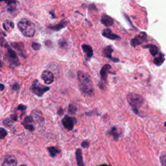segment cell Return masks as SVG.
Here are the masks:
<instances>
[{"label":"cell","mask_w":166,"mask_h":166,"mask_svg":"<svg viewBox=\"0 0 166 166\" xmlns=\"http://www.w3.org/2000/svg\"><path fill=\"white\" fill-rule=\"evenodd\" d=\"M23 125L26 129L29 130L30 131H32L34 130V126L31 124H23Z\"/></svg>","instance_id":"cell-28"},{"label":"cell","mask_w":166,"mask_h":166,"mask_svg":"<svg viewBox=\"0 0 166 166\" xmlns=\"http://www.w3.org/2000/svg\"><path fill=\"white\" fill-rule=\"evenodd\" d=\"M5 86L3 84H0V91H2V90H4Z\"/></svg>","instance_id":"cell-36"},{"label":"cell","mask_w":166,"mask_h":166,"mask_svg":"<svg viewBox=\"0 0 166 166\" xmlns=\"http://www.w3.org/2000/svg\"><path fill=\"white\" fill-rule=\"evenodd\" d=\"M164 126H165V128H166V121H165V123H164Z\"/></svg>","instance_id":"cell-39"},{"label":"cell","mask_w":166,"mask_h":166,"mask_svg":"<svg viewBox=\"0 0 166 166\" xmlns=\"http://www.w3.org/2000/svg\"><path fill=\"white\" fill-rule=\"evenodd\" d=\"M66 43V42L65 41H62V40H60L59 42V45L60 46H61V47H65V44Z\"/></svg>","instance_id":"cell-33"},{"label":"cell","mask_w":166,"mask_h":166,"mask_svg":"<svg viewBox=\"0 0 166 166\" xmlns=\"http://www.w3.org/2000/svg\"><path fill=\"white\" fill-rule=\"evenodd\" d=\"M90 146V143L88 141H84L83 142L81 143V147L83 148H88Z\"/></svg>","instance_id":"cell-30"},{"label":"cell","mask_w":166,"mask_h":166,"mask_svg":"<svg viewBox=\"0 0 166 166\" xmlns=\"http://www.w3.org/2000/svg\"><path fill=\"white\" fill-rule=\"evenodd\" d=\"M98 166H110V165H106V164H102V165H98Z\"/></svg>","instance_id":"cell-38"},{"label":"cell","mask_w":166,"mask_h":166,"mask_svg":"<svg viewBox=\"0 0 166 166\" xmlns=\"http://www.w3.org/2000/svg\"><path fill=\"white\" fill-rule=\"evenodd\" d=\"M0 35H1V33H0Z\"/></svg>","instance_id":"cell-42"},{"label":"cell","mask_w":166,"mask_h":166,"mask_svg":"<svg viewBox=\"0 0 166 166\" xmlns=\"http://www.w3.org/2000/svg\"><path fill=\"white\" fill-rule=\"evenodd\" d=\"M159 55L158 57H155V59L153 60V62L156 66H161L165 61V55L162 53H159Z\"/></svg>","instance_id":"cell-14"},{"label":"cell","mask_w":166,"mask_h":166,"mask_svg":"<svg viewBox=\"0 0 166 166\" xmlns=\"http://www.w3.org/2000/svg\"><path fill=\"white\" fill-rule=\"evenodd\" d=\"M39 112L37 110L33 111L31 114V117L33 121H43L44 118L42 117L41 114H39Z\"/></svg>","instance_id":"cell-20"},{"label":"cell","mask_w":166,"mask_h":166,"mask_svg":"<svg viewBox=\"0 0 166 166\" xmlns=\"http://www.w3.org/2000/svg\"><path fill=\"white\" fill-rule=\"evenodd\" d=\"M17 163L16 157L13 155H8L5 157L2 166H16Z\"/></svg>","instance_id":"cell-9"},{"label":"cell","mask_w":166,"mask_h":166,"mask_svg":"<svg viewBox=\"0 0 166 166\" xmlns=\"http://www.w3.org/2000/svg\"><path fill=\"white\" fill-rule=\"evenodd\" d=\"M75 156H76V160L77 162V165L78 166H84L83 158V155H82V150L81 149H77L76 152H75Z\"/></svg>","instance_id":"cell-16"},{"label":"cell","mask_w":166,"mask_h":166,"mask_svg":"<svg viewBox=\"0 0 166 166\" xmlns=\"http://www.w3.org/2000/svg\"><path fill=\"white\" fill-rule=\"evenodd\" d=\"M11 119L13 121H16L17 120V116L16 115H12L11 116Z\"/></svg>","instance_id":"cell-35"},{"label":"cell","mask_w":166,"mask_h":166,"mask_svg":"<svg viewBox=\"0 0 166 166\" xmlns=\"http://www.w3.org/2000/svg\"><path fill=\"white\" fill-rule=\"evenodd\" d=\"M160 160L162 165L166 166V154H165V155H162L160 156Z\"/></svg>","instance_id":"cell-26"},{"label":"cell","mask_w":166,"mask_h":166,"mask_svg":"<svg viewBox=\"0 0 166 166\" xmlns=\"http://www.w3.org/2000/svg\"><path fill=\"white\" fill-rule=\"evenodd\" d=\"M8 58H9V60L14 65L18 66L20 64L19 60L18 58L16 53L8 47Z\"/></svg>","instance_id":"cell-11"},{"label":"cell","mask_w":166,"mask_h":166,"mask_svg":"<svg viewBox=\"0 0 166 166\" xmlns=\"http://www.w3.org/2000/svg\"><path fill=\"white\" fill-rule=\"evenodd\" d=\"M63 113H64V110H63L62 108H60L58 111V114L59 115H62Z\"/></svg>","instance_id":"cell-34"},{"label":"cell","mask_w":166,"mask_h":166,"mask_svg":"<svg viewBox=\"0 0 166 166\" xmlns=\"http://www.w3.org/2000/svg\"><path fill=\"white\" fill-rule=\"evenodd\" d=\"M113 48L111 46H108L107 47H105L103 49V52H102V54H103V56L106 58H108L110 59L112 61L117 63L119 61V60L118 59L116 58H114L112 56V54L113 53Z\"/></svg>","instance_id":"cell-7"},{"label":"cell","mask_w":166,"mask_h":166,"mask_svg":"<svg viewBox=\"0 0 166 166\" xmlns=\"http://www.w3.org/2000/svg\"><path fill=\"white\" fill-rule=\"evenodd\" d=\"M147 40V35L146 32H140L134 38H133L131 41V45L134 47L142 44Z\"/></svg>","instance_id":"cell-5"},{"label":"cell","mask_w":166,"mask_h":166,"mask_svg":"<svg viewBox=\"0 0 166 166\" xmlns=\"http://www.w3.org/2000/svg\"><path fill=\"white\" fill-rule=\"evenodd\" d=\"M42 78L46 84H51L54 81V75L49 71H44L42 72Z\"/></svg>","instance_id":"cell-10"},{"label":"cell","mask_w":166,"mask_h":166,"mask_svg":"<svg viewBox=\"0 0 166 166\" xmlns=\"http://www.w3.org/2000/svg\"><path fill=\"white\" fill-rule=\"evenodd\" d=\"M68 112L70 114H74L75 112L77 111V107L75 106V105H72V104H70L69 105V108H68Z\"/></svg>","instance_id":"cell-25"},{"label":"cell","mask_w":166,"mask_h":166,"mask_svg":"<svg viewBox=\"0 0 166 166\" xmlns=\"http://www.w3.org/2000/svg\"><path fill=\"white\" fill-rule=\"evenodd\" d=\"M32 92L37 95L38 97H42L45 92L49 91L50 90L49 87L44 86L38 83V80H35L32 83L31 87Z\"/></svg>","instance_id":"cell-4"},{"label":"cell","mask_w":166,"mask_h":166,"mask_svg":"<svg viewBox=\"0 0 166 166\" xmlns=\"http://www.w3.org/2000/svg\"><path fill=\"white\" fill-rule=\"evenodd\" d=\"M20 166H27V165H21Z\"/></svg>","instance_id":"cell-40"},{"label":"cell","mask_w":166,"mask_h":166,"mask_svg":"<svg viewBox=\"0 0 166 166\" xmlns=\"http://www.w3.org/2000/svg\"><path fill=\"white\" fill-rule=\"evenodd\" d=\"M102 35L105 38L110 39V40H119V39L121 38L119 35L114 34V33H113L112 31H111V29H108V28H107L103 30V31H102Z\"/></svg>","instance_id":"cell-8"},{"label":"cell","mask_w":166,"mask_h":166,"mask_svg":"<svg viewBox=\"0 0 166 166\" xmlns=\"http://www.w3.org/2000/svg\"><path fill=\"white\" fill-rule=\"evenodd\" d=\"M1 61H0V67H1Z\"/></svg>","instance_id":"cell-41"},{"label":"cell","mask_w":166,"mask_h":166,"mask_svg":"<svg viewBox=\"0 0 166 166\" xmlns=\"http://www.w3.org/2000/svg\"><path fill=\"white\" fill-rule=\"evenodd\" d=\"M12 46H13L15 49H16L17 50L20 51H23L24 49V46L23 43L22 42H20V43H18V42H16V43H13L12 44Z\"/></svg>","instance_id":"cell-23"},{"label":"cell","mask_w":166,"mask_h":166,"mask_svg":"<svg viewBox=\"0 0 166 166\" xmlns=\"http://www.w3.org/2000/svg\"><path fill=\"white\" fill-rule=\"evenodd\" d=\"M144 48H147V49H149L150 53L153 57H156V56L159 53V50L158 47L154 44H148L147 46H144Z\"/></svg>","instance_id":"cell-15"},{"label":"cell","mask_w":166,"mask_h":166,"mask_svg":"<svg viewBox=\"0 0 166 166\" xmlns=\"http://www.w3.org/2000/svg\"><path fill=\"white\" fill-rule=\"evenodd\" d=\"M82 48L84 51V52L86 54V56L88 57V58H90V57H92L93 56V49L90 46L84 44L82 46Z\"/></svg>","instance_id":"cell-18"},{"label":"cell","mask_w":166,"mask_h":166,"mask_svg":"<svg viewBox=\"0 0 166 166\" xmlns=\"http://www.w3.org/2000/svg\"><path fill=\"white\" fill-rule=\"evenodd\" d=\"M3 27H4V29L6 30V31H10L14 28V24L10 20H5L4 24H3Z\"/></svg>","instance_id":"cell-19"},{"label":"cell","mask_w":166,"mask_h":166,"mask_svg":"<svg viewBox=\"0 0 166 166\" xmlns=\"http://www.w3.org/2000/svg\"><path fill=\"white\" fill-rule=\"evenodd\" d=\"M40 44H39L38 43H33L32 44V49H35L36 51H37V50H39L40 49Z\"/></svg>","instance_id":"cell-29"},{"label":"cell","mask_w":166,"mask_h":166,"mask_svg":"<svg viewBox=\"0 0 166 166\" xmlns=\"http://www.w3.org/2000/svg\"><path fill=\"white\" fill-rule=\"evenodd\" d=\"M110 134L112 136L114 140L117 141L119 138V134L117 131V129L116 127H112L110 131Z\"/></svg>","instance_id":"cell-22"},{"label":"cell","mask_w":166,"mask_h":166,"mask_svg":"<svg viewBox=\"0 0 166 166\" xmlns=\"http://www.w3.org/2000/svg\"><path fill=\"white\" fill-rule=\"evenodd\" d=\"M67 23H68V22H66V20H62V21H61V22H60V23L57 24V25H53V26H50V27H49V28L51 29L55 30V31H59V30L65 28L66 25H67Z\"/></svg>","instance_id":"cell-17"},{"label":"cell","mask_w":166,"mask_h":166,"mask_svg":"<svg viewBox=\"0 0 166 166\" xmlns=\"http://www.w3.org/2000/svg\"><path fill=\"white\" fill-rule=\"evenodd\" d=\"M77 76L78 84H79L81 92L86 96L92 95L94 89H93V83L90 75L83 71H78Z\"/></svg>","instance_id":"cell-1"},{"label":"cell","mask_w":166,"mask_h":166,"mask_svg":"<svg viewBox=\"0 0 166 166\" xmlns=\"http://www.w3.org/2000/svg\"><path fill=\"white\" fill-rule=\"evenodd\" d=\"M15 7H16V6H15V5H9V7L8 8V11H10V12H13V11H14V10L15 9Z\"/></svg>","instance_id":"cell-32"},{"label":"cell","mask_w":166,"mask_h":166,"mask_svg":"<svg viewBox=\"0 0 166 166\" xmlns=\"http://www.w3.org/2000/svg\"><path fill=\"white\" fill-rule=\"evenodd\" d=\"M20 31L27 37H32L35 33V26L31 21L28 19H22L18 23Z\"/></svg>","instance_id":"cell-3"},{"label":"cell","mask_w":166,"mask_h":166,"mask_svg":"<svg viewBox=\"0 0 166 166\" xmlns=\"http://www.w3.org/2000/svg\"><path fill=\"white\" fill-rule=\"evenodd\" d=\"M110 69H111V66L110 64H105L103 67L102 68L100 71V75L102 81H107L108 73H110Z\"/></svg>","instance_id":"cell-12"},{"label":"cell","mask_w":166,"mask_h":166,"mask_svg":"<svg viewBox=\"0 0 166 166\" xmlns=\"http://www.w3.org/2000/svg\"><path fill=\"white\" fill-rule=\"evenodd\" d=\"M126 99H127L129 104L131 107L134 113L136 114H138L139 109L145 102L143 96L138 93H130L126 96Z\"/></svg>","instance_id":"cell-2"},{"label":"cell","mask_w":166,"mask_h":166,"mask_svg":"<svg viewBox=\"0 0 166 166\" xmlns=\"http://www.w3.org/2000/svg\"><path fill=\"white\" fill-rule=\"evenodd\" d=\"M47 150H48V151H49L50 156L52 157V158L55 157L57 155H58V154L60 153V151L59 149H57L56 147H48Z\"/></svg>","instance_id":"cell-21"},{"label":"cell","mask_w":166,"mask_h":166,"mask_svg":"<svg viewBox=\"0 0 166 166\" xmlns=\"http://www.w3.org/2000/svg\"><path fill=\"white\" fill-rule=\"evenodd\" d=\"M13 89H14V90H17L18 88V84H15L13 86Z\"/></svg>","instance_id":"cell-37"},{"label":"cell","mask_w":166,"mask_h":166,"mask_svg":"<svg viewBox=\"0 0 166 166\" xmlns=\"http://www.w3.org/2000/svg\"><path fill=\"white\" fill-rule=\"evenodd\" d=\"M62 122L65 128L68 130H72L73 129L75 123H76V119L68 116H65Z\"/></svg>","instance_id":"cell-6"},{"label":"cell","mask_w":166,"mask_h":166,"mask_svg":"<svg viewBox=\"0 0 166 166\" xmlns=\"http://www.w3.org/2000/svg\"><path fill=\"white\" fill-rule=\"evenodd\" d=\"M4 125L5 126H9L12 125V123H13V120H12L11 119H8V118L5 119L4 120Z\"/></svg>","instance_id":"cell-27"},{"label":"cell","mask_w":166,"mask_h":166,"mask_svg":"<svg viewBox=\"0 0 166 166\" xmlns=\"http://www.w3.org/2000/svg\"><path fill=\"white\" fill-rule=\"evenodd\" d=\"M7 135V132L4 128H0V139H4Z\"/></svg>","instance_id":"cell-24"},{"label":"cell","mask_w":166,"mask_h":166,"mask_svg":"<svg viewBox=\"0 0 166 166\" xmlns=\"http://www.w3.org/2000/svg\"><path fill=\"white\" fill-rule=\"evenodd\" d=\"M101 23L106 27H110L114 24V20L108 15L103 14L101 18Z\"/></svg>","instance_id":"cell-13"},{"label":"cell","mask_w":166,"mask_h":166,"mask_svg":"<svg viewBox=\"0 0 166 166\" xmlns=\"http://www.w3.org/2000/svg\"><path fill=\"white\" fill-rule=\"evenodd\" d=\"M17 109L18 110H25L26 109V107L24 106L23 105H20L18 107Z\"/></svg>","instance_id":"cell-31"}]
</instances>
